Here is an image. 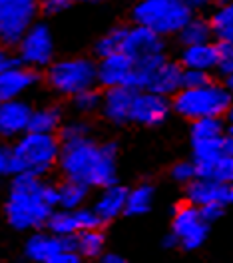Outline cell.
<instances>
[{"mask_svg": "<svg viewBox=\"0 0 233 263\" xmlns=\"http://www.w3.org/2000/svg\"><path fill=\"white\" fill-rule=\"evenodd\" d=\"M58 165L70 181H78L88 190L118 183V146L114 142L100 144L92 138L62 144Z\"/></svg>", "mask_w": 233, "mask_h": 263, "instance_id": "6da1fadb", "label": "cell"}, {"mask_svg": "<svg viewBox=\"0 0 233 263\" xmlns=\"http://www.w3.org/2000/svg\"><path fill=\"white\" fill-rule=\"evenodd\" d=\"M58 208V190L44 178L14 176L6 201L8 223L20 231L40 230Z\"/></svg>", "mask_w": 233, "mask_h": 263, "instance_id": "7a4b0ae2", "label": "cell"}, {"mask_svg": "<svg viewBox=\"0 0 233 263\" xmlns=\"http://www.w3.org/2000/svg\"><path fill=\"white\" fill-rule=\"evenodd\" d=\"M60 138L42 134H24L10 148V174L44 178L60 160Z\"/></svg>", "mask_w": 233, "mask_h": 263, "instance_id": "3957f363", "label": "cell"}, {"mask_svg": "<svg viewBox=\"0 0 233 263\" xmlns=\"http://www.w3.org/2000/svg\"><path fill=\"white\" fill-rule=\"evenodd\" d=\"M193 8L185 0H142L133 6V26L148 28L158 36L180 34L193 18Z\"/></svg>", "mask_w": 233, "mask_h": 263, "instance_id": "277c9868", "label": "cell"}, {"mask_svg": "<svg viewBox=\"0 0 233 263\" xmlns=\"http://www.w3.org/2000/svg\"><path fill=\"white\" fill-rule=\"evenodd\" d=\"M233 104L225 84L211 82L196 90H180L171 98V110L189 122L205 118H223Z\"/></svg>", "mask_w": 233, "mask_h": 263, "instance_id": "5b68a950", "label": "cell"}, {"mask_svg": "<svg viewBox=\"0 0 233 263\" xmlns=\"http://www.w3.org/2000/svg\"><path fill=\"white\" fill-rule=\"evenodd\" d=\"M46 82L56 94L74 98L86 90H92L98 84L96 64L90 58L56 60L46 70Z\"/></svg>", "mask_w": 233, "mask_h": 263, "instance_id": "8992f818", "label": "cell"}, {"mask_svg": "<svg viewBox=\"0 0 233 263\" xmlns=\"http://www.w3.org/2000/svg\"><path fill=\"white\" fill-rule=\"evenodd\" d=\"M36 14L38 4L34 0H0V44L6 48L18 46L36 22Z\"/></svg>", "mask_w": 233, "mask_h": 263, "instance_id": "52a82bcc", "label": "cell"}, {"mask_svg": "<svg viewBox=\"0 0 233 263\" xmlns=\"http://www.w3.org/2000/svg\"><path fill=\"white\" fill-rule=\"evenodd\" d=\"M18 62L26 68H48L54 62V36L44 22H34L18 42Z\"/></svg>", "mask_w": 233, "mask_h": 263, "instance_id": "ba28073f", "label": "cell"}, {"mask_svg": "<svg viewBox=\"0 0 233 263\" xmlns=\"http://www.w3.org/2000/svg\"><path fill=\"white\" fill-rule=\"evenodd\" d=\"M209 226L203 223L200 217V210L189 205V203H180L173 210V219H171V233L178 237L180 247L185 251H193L203 246L207 239Z\"/></svg>", "mask_w": 233, "mask_h": 263, "instance_id": "9c48e42d", "label": "cell"}, {"mask_svg": "<svg viewBox=\"0 0 233 263\" xmlns=\"http://www.w3.org/2000/svg\"><path fill=\"white\" fill-rule=\"evenodd\" d=\"M102 219L94 214L92 208H80V210H54L46 223L48 233L56 237H74L82 231L100 230Z\"/></svg>", "mask_w": 233, "mask_h": 263, "instance_id": "30bf717a", "label": "cell"}, {"mask_svg": "<svg viewBox=\"0 0 233 263\" xmlns=\"http://www.w3.org/2000/svg\"><path fill=\"white\" fill-rule=\"evenodd\" d=\"M171 112V100L151 94V92H135L132 102L130 122L138 126H160L167 120Z\"/></svg>", "mask_w": 233, "mask_h": 263, "instance_id": "8fae6325", "label": "cell"}, {"mask_svg": "<svg viewBox=\"0 0 233 263\" xmlns=\"http://www.w3.org/2000/svg\"><path fill=\"white\" fill-rule=\"evenodd\" d=\"M185 203L193 208H203L217 203L221 208L233 205V183H221L216 180H193L185 185Z\"/></svg>", "mask_w": 233, "mask_h": 263, "instance_id": "7c38bea8", "label": "cell"}, {"mask_svg": "<svg viewBox=\"0 0 233 263\" xmlns=\"http://www.w3.org/2000/svg\"><path fill=\"white\" fill-rule=\"evenodd\" d=\"M122 54L130 56L135 62L156 58V56H166V42L162 36H158L148 28L130 26L126 32V38H124Z\"/></svg>", "mask_w": 233, "mask_h": 263, "instance_id": "4fadbf2b", "label": "cell"}, {"mask_svg": "<svg viewBox=\"0 0 233 263\" xmlns=\"http://www.w3.org/2000/svg\"><path fill=\"white\" fill-rule=\"evenodd\" d=\"M32 118V106L24 100L0 102V136L4 138H20L28 134Z\"/></svg>", "mask_w": 233, "mask_h": 263, "instance_id": "5bb4252c", "label": "cell"}, {"mask_svg": "<svg viewBox=\"0 0 233 263\" xmlns=\"http://www.w3.org/2000/svg\"><path fill=\"white\" fill-rule=\"evenodd\" d=\"M74 251V237H56L52 233H44V231H38L32 233L24 246V253L26 257L34 263H48L58 255L60 251Z\"/></svg>", "mask_w": 233, "mask_h": 263, "instance_id": "9a60e30c", "label": "cell"}, {"mask_svg": "<svg viewBox=\"0 0 233 263\" xmlns=\"http://www.w3.org/2000/svg\"><path fill=\"white\" fill-rule=\"evenodd\" d=\"M38 82H40V74L36 70L16 64L14 68L0 74V102L22 100V94L32 90Z\"/></svg>", "mask_w": 233, "mask_h": 263, "instance_id": "2e32d148", "label": "cell"}, {"mask_svg": "<svg viewBox=\"0 0 233 263\" xmlns=\"http://www.w3.org/2000/svg\"><path fill=\"white\" fill-rule=\"evenodd\" d=\"M135 92L130 88H108L102 92L100 112L112 124H128Z\"/></svg>", "mask_w": 233, "mask_h": 263, "instance_id": "e0dca14e", "label": "cell"}, {"mask_svg": "<svg viewBox=\"0 0 233 263\" xmlns=\"http://www.w3.org/2000/svg\"><path fill=\"white\" fill-rule=\"evenodd\" d=\"M126 199H128V187L114 183L100 190V194L94 199L92 210L102 219V223H108L122 214H126Z\"/></svg>", "mask_w": 233, "mask_h": 263, "instance_id": "ac0fdd59", "label": "cell"}, {"mask_svg": "<svg viewBox=\"0 0 233 263\" xmlns=\"http://www.w3.org/2000/svg\"><path fill=\"white\" fill-rule=\"evenodd\" d=\"M182 74L183 68L180 66V62H171L166 58L162 64L158 66V70L153 72L146 92L171 100L182 90Z\"/></svg>", "mask_w": 233, "mask_h": 263, "instance_id": "d6986e66", "label": "cell"}, {"mask_svg": "<svg viewBox=\"0 0 233 263\" xmlns=\"http://www.w3.org/2000/svg\"><path fill=\"white\" fill-rule=\"evenodd\" d=\"M217 64V44L207 42L200 46H187L180 54V66L183 70H198V72H213Z\"/></svg>", "mask_w": 233, "mask_h": 263, "instance_id": "ffe728a7", "label": "cell"}, {"mask_svg": "<svg viewBox=\"0 0 233 263\" xmlns=\"http://www.w3.org/2000/svg\"><path fill=\"white\" fill-rule=\"evenodd\" d=\"M64 124V114L60 106H44L32 110V118H30V128L28 132L32 134H42V136H56Z\"/></svg>", "mask_w": 233, "mask_h": 263, "instance_id": "44dd1931", "label": "cell"}, {"mask_svg": "<svg viewBox=\"0 0 233 263\" xmlns=\"http://www.w3.org/2000/svg\"><path fill=\"white\" fill-rule=\"evenodd\" d=\"M209 28L217 44L233 46V2H225L217 6L209 18Z\"/></svg>", "mask_w": 233, "mask_h": 263, "instance_id": "7402d4cb", "label": "cell"}, {"mask_svg": "<svg viewBox=\"0 0 233 263\" xmlns=\"http://www.w3.org/2000/svg\"><path fill=\"white\" fill-rule=\"evenodd\" d=\"M106 235L102 230L82 231L78 235H74V251L82 257V259H100L106 253Z\"/></svg>", "mask_w": 233, "mask_h": 263, "instance_id": "603a6c76", "label": "cell"}, {"mask_svg": "<svg viewBox=\"0 0 233 263\" xmlns=\"http://www.w3.org/2000/svg\"><path fill=\"white\" fill-rule=\"evenodd\" d=\"M56 190H58V208L68 212L84 208V201H88L90 196V190L86 185L70 180H64L60 185H56Z\"/></svg>", "mask_w": 233, "mask_h": 263, "instance_id": "cb8c5ba5", "label": "cell"}, {"mask_svg": "<svg viewBox=\"0 0 233 263\" xmlns=\"http://www.w3.org/2000/svg\"><path fill=\"white\" fill-rule=\"evenodd\" d=\"M178 38H180L183 48H187V46H200V44L211 42L213 36H211V28H209V20L193 16L180 30Z\"/></svg>", "mask_w": 233, "mask_h": 263, "instance_id": "d4e9b609", "label": "cell"}, {"mask_svg": "<svg viewBox=\"0 0 233 263\" xmlns=\"http://www.w3.org/2000/svg\"><path fill=\"white\" fill-rule=\"evenodd\" d=\"M156 190L150 183H138L135 187L128 190L126 199V215H144L148 214L153 205Z\"/></svg>", "mask_w": 233, "mask_h": 263, "instance_id": "484cf974", "label": "cell"}, {"mask_svg": "<svg viewBox=\"0 0 233 263\" xmlns=\"http://www.w3.org/2000/svg\"><path fill=\"white\" fill-rule=\"evenodd\" d=\"M217 138H225V122H223V118H205V120L191 122L189 142L217 140Z\"/></svg>", "mask_w": 233, "mask_h": 263, "instance_id": "4316f807", "label": "cell"}, {"mask_svg": "<svg viewBox=\"0 0 233 263\" xmlns=\"http://www.w3.org/2000/svg\"><path fill=\"white\" fill-rule=\"evenodd\" d=\"M126 32H128L126 26H114L112 30H108V32L104 34L100 40L96 42V46H94L96 56L102 60V58H108V56H114V54H122Z\"/></svg>", "mask_w": 233, "mask_h": 263, "instance_id": "83f0119b", "label": "cell"}, {"mask_svg": "<svg viewBox=\"0 0 233 263\" xmlns=\"http://www.w3.org/2000/svg\"><path fill=\"white\" fill-rule=\"evenodd\" d=\"M92 128L88 122L84 120H72V122H64L60 128V144H70V142H78V140H86L92 138Z\"/></svg>", "mask_w": 233, "mask_h": 263, "instance_id": "f1b7e54d", "label": "cell"}, {"mask_svg": "<svg viewBox=\"0 0 233 263\" xmlns=\"http://www.w3.org/2000/svg\"><path fill=\"white\" fill-rule=\"evenodd\" d=\"M102 104V94L98 90H86L82 94L74 96L72 98V106L78 114H92V112H98Z\"/></svg>", "mask_w": 233, "mask_h": 263, "instance_id": "f546056e", "label": "cell"}, {"mask_svg": "<svg viewBox=\"0 0 233 263\" xmlns=\"http://www.w3.org/2000/svg\"><path fill=\"white\" fill-rule=\"evenodd\" d=\"M203 180H216L221 183H233V156H221L216 164L211 165V170L207 172V176Z\"/></svg>", "mask_w": 233, "mask_h": 263, "instance_id": "4dcf8cb0", "label": "cell"}, {"mask_svg": "<svg viewBox=\"0 0 233 263\" xmlns=\"http://www.w3.org/2000/svg\"><path fill=\"white\" fill-rule=\"evenodd\" d=\"M216 72L219 76H223L225 80L229 76H233V46H229V44H217Z\"/></svg>", "mask_w": 233, "mask_h": 263, "instance_id": "1f68e13d", "label": "cell"}, {"mask_svg": "<svg viewBox=\"0 0 233 263\" xmlns=\"http://www.w3.org/2000/svg\"><path fill=\"white\" fill-rule=\"evenodd\" d=\"M169 174L178 183H183V185H189L193 180H198V172H196V165L191 160H183V162L173 164Z\"/></svg>", "mask_w": 233, "mask_h": 263, "instance_id": "d6a6232c", "label": "cell"}, {"mask_svg": "<svg viewBox=\"0 0 233 263\" xmlns=\"http://www.w3.org/2000/svg\"><path fill=\"white\" fill-rule=\"evenodd\" d=\"M211 82V74L198 72V70H183L182 74V90H196Z\"/></svg>", "mask_w": 233, "mask_h": 263, "instance_id": "836d02e7", "label": "cell"}, {"mask_svg": "<svg viewBox=\"0 0 233 263\" xmlns=\"http://www.w3.org/2000/svg\"><path fill=\"white\" fill-rule=\"evenodd\" d=\"M198 210H200V217L203 219V223H207V226H211L213 221L221 219L223 214H225V208H221L217 203H209V205H203V208H198Z\"/></svg>", "mask_w": 233, "mask_h": 263, "instance_id": "e575fe53", "label": "cell"}, {"mask_svg": "<svg viewBox=\"0 0 233 263\" xmlns=\"http://www.w3.org/2000/svg\"><path fill=\"white\" fill-rule=\"evenodd\" d=\"M72 6L70 0H46L42 2V12L44 14H60Z\"/></svg>", "mask_w": 233, "mask_h": 263, "instance_id": "d590c367", "label": "cell"}, {"mask_svg": "<svg viewBox=\"0 0 233 263\" xmlns=\"http://www.w3.org/2000/svg\"><path fill=\"white\" fill-rule=\"evenodd\" d=\"M16 64H20V62H18V58L12 56L10 48H6V46L0 44V74L6 72V70H10V68H14Z\"/></svg>", "mask_w": 233, "mask_h": 263, "instance_id": "8d00e7d4", "label": "cell"}, {"mask_svg": "<svg viewBox=\"0 0 233 263\" xmlns=\"http://www.w3.org/2000/svg\"><path fill=\"white\" fill-rule=\"evenodd\" d=\"M48 263H84V259L76 253V251L66 249V251H60L58 255H54Z\"/></svg>", "mask_w": 233, "mask_h": 263, "instance_id": "74e56055", "label": "cell"}, {"mask_svg": "<svg viewBox=\"0 0 233 263\" xmlns=\"http://www.w3.org/2000/svg\"><path fill=\"white\" fill-rule=\"evenodd\" d=\"M10 174V148L0 144V178Z\"/></svg>", "mask_w": 233, "mask_h": 263, "instance_id": "f35d334b", "label": "cell"}, {"mask_svg": "<svg viewBox=\"0 0 233 263\" xmlns=\"http://www.w3.org/2000/svg\"><path fill=\"white\" fill-rule=\"evenodd\" d=\"M98 263H130V261H128V259H124V257H122V255H118V253H104Z\"/></svg>", "mask_w": 233, "mask_h": 263, "instance_id": "ab89813d", "label": "cell"}, {"mask_svg": "<svg viewBox=\"0 0 233 263\" xmlns=\"http://www.w3.org/2000/svg\"><path fill=\"white\" fill-rule=\"evenodd\" d=\"M162 246H164V249H173V247H180V241H178V237H176V235L169 231V233H166V235H164Z\"/></svg>", "mask_w": 233, "mask_h": 263, "instance_id": "60d3db41", "label": "cell"}, {"mask_svg": "<svg viewBox=\"0 0 233 263\" xmlns=\"http://www.w3.org/2000/svg\"><path fill=\"white\" fill-rule=\"evenodd\" d=\"M225 88H227V92L231 94V98H233V76H229V78L225 80Z\"/></svg>", "mask_w": 233, "mask_h": 263, "instance_id": "b9f144b4", "label": "cell"}, {"mask_svg": "<svg viewBox=\"0 0 233 263\" xmlns=\"http://www.w3.org/2000/svg\"><path fill=\"white\" fill-rule=\"evenodd\" d=\"M225 138L233 140V124H225Z\"/></svg>", "mask_w": 233, "mask_h": 263, "instance_id": "7bdbcfd3", "label": "cell"}, {"mask_svg": "<svg viewBox=\"0 0 233 263\" xmlns=\"http://www.w3.org/2000/svg\"><path fill=\"white\" fill-rule=\"evenodd\" d=\"M225 118H227V122H225V124H233V104L229 106V110H227Z\"/></svg>", "mask_w": 233, "mask_h": 263, "instance_id": "ee69618b", "label": "cell"}]
</instances>
